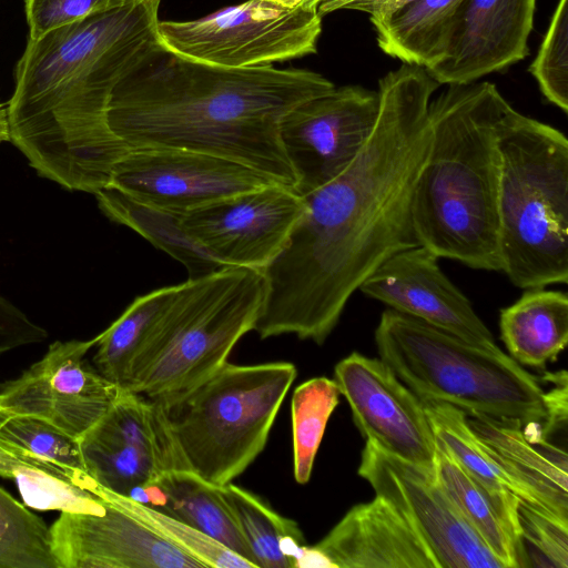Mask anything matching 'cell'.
<instances>
[{"label":"cell","instance_id":"44dd1931","mask_svg":"<svg viewBox=\"0 0 568 568\" xmlns=\"http://www.w3.org/2000/svg\"><path fill=\"white\" fill-rule=\"evenodd\" d=\"M467 422L500 465L540 506L568 523L566 452L540 435H527L523 424L516 419L470 414Z\"/></svg>","mask_w":568,"mask_h":568},{"label":"cell","instance_id":"d590c367","mask_svg":"<svg viewBox=\"0 0 568 568\" xmlns=\"http://www.w3.org/2000/svg\"><path fill=\"white\" fill-rule=\"evenodd\" d=\"M518 521L521 540L535 551V566L568 567V523L547 515L519 500Z\"/></svg>","mask_w":568,"mask_h":568},{"label":"cell","instance_id":"7a4b0ae2","mask_svg":"<svg viewBox=\"0 0 568 568\" xmlns=\"http://www.w3.org/2000/svg\"><path fill=\"white\" fill-rule=\"evenodd\" d=\"M160 0H135L29 38L8 103L10 141L70 191L109 184L130 150L110 130L113 89L159 38Z\"/></svg>","mask_w":568,"mask_h":568},{"label":"cell","instance_id":"e0dca14e","mask_svg":"<svg viewBox=\"0 0 568 568\" xmlns=\"http://www.w3.org/2000/svg\"><path fill=\"white\" fill-rule=\"evenodd\" d=\"M50 532L58 568H205L141 518L109 503L101 515L61 511Z\"/></svg>","mask_w":568,"mask_h":568},{"label":"cell","instance_id":"ab89813d","mask_svg":"<svg viewBox=\"0 0 568 568\" xmlns=\"http://www.w3.org/2000/svg\"><path fill=\"white\" fill-rule=\"evenodd\" d=\"M413 0H325L318 6L321 17L338 10L367 13L369 19H381Z\"/></svg>","mask_w":568,"mask_h":568},{"label":"cell","instance_id":"30bf717a","mask_svg":"<svg viewBox=\"0 0 568 568\" xmlns=\"http://www.w3.org/2000/svg\"><path fill=\"white\" fill-rule=\"evenodd\" d=\"M97 342L57 341L19 377L0 383V422L34 416L80 440L126 390L85 361Z\"/></svg>","mask_w":568,"mask_h":568},{"label":"cell","instance_id":"d4e9b609","mask_svg":"<svg viewBox=\"0 0 568 568\" xmlns=\"http://www.w3.org/2000/svg\"><path fill=\"white\" fill-rule=\"evenodd\" d=\"M94 195L106 217L132 229L182 263L189 280L203 277L223 267L187 234L182 224L183 214L149 205L110 185Z\"/></svg>","mask_w":568,"mask_h":568},{"label":"cell","instance_id":"4fadbf2b","mask_svg":"<svg viewBox=\"0 0 568 568\" xmlns=\"http://www.w3.org/2000/svg\"><path fill=\"white\" fill-rule=\"evenodd\" d=\"M80 447L89 475L123 496L170 470L187 469L160 403L130 390L80 439Z\"/></svg>","mask_w":568,"mask_h":568},{"label":"cell","instance_id":"4316f807","mask_svg":"<svg viewBox=\"0 0 568 568\" xmlns=\"http://www.w3.org/2000/svg\"><path fill=\"white\" fill-rule=\"evenodd\" d=\"M156 484L165 495V504L159 510L195 527L256 568L220 486L204 480L190 469L170 470Z\"/></svg>","mask_w":568,"mask_h":568},{"label":"cell","instance_id":"836d02e7","mask_svg":"<svg viewBox=\"0 0 568 568\" xmlns=\"http://www.w3.org/2000/svg\"><path fill=\"white\" fill-rule=\"evenodd\" d=\"M94 495L138 516L171 542L200 560L205 568H255L252 562L212 537L164 511L112 493L100 485Z\"/></svg>","mask_w":568,"mask_h":568},{"label":"cell","instance_id":"52a82bcc","mask_svg":"<svg viewBox=\"0 0 568 568\" xmlns=\"http://www.w3.org/2000/svg\"><path fill=\"white\" fill-rule=\"evenodd\" d=\"M297 376L294 364L226 362L186 390L159 402L187 469L232 483L263 452Z\"/></svg>","mask_w":568,"mask_h":568},{"label":"cell","instance_id":"1f68e13d","mask_svg":"<svg viewBox=\"0 0 568 568\" xmlns=\"http://www.w3.org/2000/svg\"><path fill=\"white\" fill-rule=\"evenodd\" d=\"M0 439L55 464L78 487L94 495L99 484L87 470L80 440L61 428L34 416H11L0 422Z\"/></svg>","mask_w":568,"mask_h":568},{"label":"cell","instance_id":"5bb4252c","mask_svg":"<svg viewBox=\"0 0 568 568\" xmlns=\"http://www.w3.org/2000/svg\"><path fill=\"white\" fill-rule=\"evenodd\" d=\"M277 183L239 162L173 148L130 149L109 181L149 205L184 214L215 201Z\"/></svg>","mask_w":568,"mask_h":568},{"label":"cell","instance_id":"e575fe53","mask_svg":"<svg viewBox=\"0 0 568 568\" xmlns=\"http://www.w3.org/2000/svg\"><path fill=\"white\" fill-rule=\"evenodd\" d=\"M568 0H558L529 72L548 102L568 112Z\"/></svg>","mask_w":568,"mask_h":568},{"label":"cell","instance_id":"74e56055","mask_svg":"<svg viewBox=\"0 0 568 568\" xmlns=\"http://www.w3.org/2000/svg\"><path fill=\"white\" fill-rule=\"evenodd\" d=\"M47 337L43 327L0 296V355L21 346L41 343Z\"/></svg>","mask_w":568,"mask_h":568},{"label":"cell","instance_id":"83f0119b","mask_svg":"<svg viewBox=\"0 0 568 568\" xmlns=\"http://www.w3.org/2000/svg\"><path fill=\"white\" fill-rule=\"evenodd\" d=\"M0 476L16 483L23 503L38 510L101 515L106 503L78 487L65 470L0 439Z\"/></svg>","mask_w":568,"mask_h":568},{"label":"cell","instance_id":"5b68a950","mask_svg":"<svg viewBox=\"0 0 568 568\" xmlns=\"http://www.w3.org/2000/svg\"><path fill=\"white\" fill-rule=\"evenodd\" d=\"M500 272L524 290L568 281V140L510 104L498 124Z\"/></svg>","mask_w":568,"mask_h":568},{"label":"cell","instance_id":"d6a6232c","mask_svg":"<svg viewBox=\"0 0 568 568\" xmlns=\"http://www.w3.org/2000/svg\"><path fill=\"white\" fill-rule=\"evenodd\" d=\"M0 568H58L50 527L1 487Z\"/></svg>","mask_w":568,"mask_h":568},{"label":"cell","instance_id":"9a60e30c","mask_svg":"<svg viewBox=\"0 0 568 568\" xmlns=\"http://www.w3.org/2000/svg\"><path fill=\"white\" fill-rule=\"evenodd\" d=\"M305 210L303 196L272 183L186 212L182 224L223 266L262 271L281 252Z\"/></svg>","mask_w":568,"mask_h":568},{"label":"cell","instance_id":"d6986e66","mask_svg":"<svg viewBox=\"0 0 568 568\" xmlns=\"http://www.w3.org/2000/svg\"><path fill=\"white\" fill-rule=\"evenodd\" d=\"M536 0H463L443 58L427 72L442 84H467L529 54Z\"/></svg>","mask_w":568,"mask_h":568},{"label":"cell","instance_id":"f546056e","mask_svg":"<svg viewBox=\"0 0 568 568\" xmlns=\"http://www.w3.org/2000/svg\"><path fill=\"white\" fill-rule=\"evenodd\" d=\"M422 402L436 439L444 444L467 471L489 488L510 493L525 504L550 515L473 432L463 409L438 400Z\"/></svg>","mask_w":568,"mask_h":568},{"label":"cell","instance_id":"277c9868","mask_svg":"<svg viewBox=\"0 0 568 568\" xmlns=\"http://www.w3.org/2000/svg\"><path fill=\"white\" fill-rule=\"evenodd\" d=\"M508 105L487 81L449 84L429 103L432 141L412 219L419 245L439 258L500 272L498 124Z\"/></svg>","mask_w":568,"mask_h":568},{"label":"cell","instance_id":"2e32d148","mask_svg":"<svg viewBox=\"0 0 568 568\" xmlns=\"http://www.w3.org/2000/svg\"><path fill=\"white\" fill-rule=\"evenodd\" d=\"M334 381L367 442L434 470L437 443L423 402L383 359L354 352L336 364Z\"/></svg>","mask_w":568,"mask_h":568},{"label":"cell","instance_id":"603a6c76","mask_svg":"<svg viewBox=\"0 0 568 568\" xmlns=\"http://www.w3.org/2000/svg\"><path fill=\"white\" fill-rule=\"evenodd\" d=\"M499 328L510 357L544 368L568 343V296L561 291L526 290L500 311Z\"/></svg>","mask_w":568,"mask_h":568},{"label":"cell","instance_id":"484cf974","mask_svg":"<svg viewBox=\"0 0 568 568\" xmlns=\"http://www.w3.org/2000/svg\"><path fill=\"white\" fill-rule=\"evenodd\" d=\"M185 286L186 282L138 296L98 335L97 352L93 356L95 369L125 389L133 363L182 295Z\"/></svg>","mask_w":568,"mask_h":568},{"label":"cell","instance_id":"9c48e42d","mask_svg":"<svg viewBox=\"0 0 568 568\" xmlns=\"http://www.w3.org/2000/svg\"><path fill=\"white\" fill-rule=\"evenodd\" d=\"M168 49L224 68L272 65L316 53L318 7L295 0H247L190 21H160Z\"/></svg>","mask_w":568,"mask_h":568},{"label":"cell","instance_id":"7c38bea8","mask_svg":"<svg viewBox=\"0 0 568 568\" xmlns=\"http://www.w3.org/2000/svg\"><path fill=\"white\" fill-rule=\"evenodd\" d=\"M357 473L406 519L439 568H504L449 499L435 470L388 455L366 440Z\"/></svg>","mask_w":568,"mask_h":568},{"label":"cell","instance_id":"ac0fdd59","mask_svg":"<svg viewBox=\"0 0 568 568\" xmlns=\"http://www.w3.org/2000/svg\"><path fill=\"white\" fill-rule=\"evenodd\" d=\"M438 256L417 245L386 258L359 286L366 296L396 312L471 344L498 348L470 301L444 274Z\"/></svg>","mask_w":568,"mask_h":568},{"label":"cell","instance_id":"ffe728a7","mask_svg":"<svg viewBox=\"0 0 568 568\" xmlns=\"http://www.w3.org/2000/svg\"><path fill=\"white\" fill-rule=\"evenodd\" d=\"M295 567L439 568L420 537L386 499L353 506Z\"/></svg>","mask_w":568,"mask_h":568},{"label":"cell","instance_id":"b9f144b4","mask_svg":"<svg viewBox=\"0 0 568 568\" xmlns=\"http://www.w3.org/2000/svg\"><path fill=\"white\" fill-rule=\"evenodd\" d=\"M295 1L296 2H302V3H310V4L318 7L325 0H295Z\"/></svg>","mask_w":568,"mask_h":568},{"label":"cell","instance_id":"6da1fadb","mask_svg":"<svg viewBox=\"0 0 568 568\" xmlns=\"http://www.w3.org/2000/svg\"><path fill=\"white\" fill-rule=\"evenodd\" d=\"M439 85L408 63L379 79L367 142L343 173L303 196L304 214L261 271L264 296L253 329L260 338L293 334L323 344L361 284L396 252L419 245L412 199Z\"/></svg>","mask_w":568,"mask_h":568},{"label":"cell","instance_id":"cb8c5ba5","mask_svg":"<svg viewBox=\"0 0 568 568\" xmlns=\"http://www.w3.org/2000/svg\"><path fill=\"white\" fill-rule=\"evenodd\" d=\"M463 0H413L381 19H369L378 48L403 63L425 69L444 55Z\"/></svg>","mask_w":568,"mask_h":568},{"label":"cell","instance_id":"3957f363","mask_svg":"<svg viewBox=\"0 0 568 568\" xmlns=\"http://www.w3.org/2000/svg\"><path fill=\"white\" fill-rule=\"evenodd\" d=\"M334 89L313 71L224 68L183 57L160 41L113 89L106 122L129 149L212 154L294 190L281 121L294 106Z\"/></svg>","mask_w":568,"mask_h":568},{"label":"cell","instance_id":"7402d4cb","mask_svg":"<svg viewBox=\"0 0 568 568\" xmlns=\"http://www.w3.org/2000/svg\"><path fill=\"white\" fill-rule=\"evenodd\" d=\"M436 443L435 476L464 519L504 568L528 566L517 514L520 499L479 481Z\"/></svg>","mask_w":568,"mask_h":568},{"label":"cell","instance_id":"8fae6325","mask_svg":"<svg viewBox=\"0 0 568 568\" xmlns=\"http://www.w3.org/2000/svg\"><path fill=\"white\" fill-rule=\"evenodd\" d=\"M378 108L377 91L345 85L308 99L284 115L280 140L297 194L312 193L348 168L367 142Z\"/></svg>","mask_w":568,"mask_h":568},{"label":"cell","instance_id":"f35d334b","mask_svg":"<svg viewBox=\"0 0 568 568\" xmlns=\"http://www.w3.org/2000/svg\"><path fill=\"white\" fill-rule=\"evenodd\" d=\"M546 378L554 384L549 392H545V403L547 408V420L542 426V434L546 437L560 425L567 423V373L565 371L547 374Z\"/></svg>","mask_w":568,"mask_h":568},{"label":"cell","instance_id":"4dcf8cb0","mask_svg":"<svg viewBox=\"0 0 568 568\" xmlns=\"http://www.w3.org/2000/svg\"><path fill=\"white\" fill-rule=\"evenodd\" d=\"M339 395L335 381L323 376L305 381L293 393V474L298 484L311 479L318 447Z\"/></svg>","mask_w":568,"mask_h":568},{"label":"cell","instance_id":"8992f818","mask_svg":"<svg viewBox=\"0 0 568 568\" xmlns=\"http://www.w3.org/2000/svg\"><path fill=\"white\" fill-rule=\"evenodd\" d=\"M374 339L379 358L422 400L523 426L547 420L540 381L499 347L471 344L392 308L382 313Z\"/></svg>","mask_w":568,"mask_h":568},{"label":"cell","instance_id":"60d3db41","mask_svg":"<svg viewBox=\"0 0 568 568\" xmlns=\"http://www.w3.org/2000/svg\"><path fill=\"white\" fill-rule=\"evenodd\" d=\"M4 141H10L8 111L0 104V143Z\"/></svg>","mask_w":568,"mask_h":568},{"label":"cell","instance_id":"f1b7e54d","mask_svg":"<svg viewBox=\"0 0 568 568\" xmlns=\"http://www.w3.org/2000/svg\"><path fill=\"white\" fill-rule=\"evenodd\" d=\"M256 568L296 566L305 539L298 524L276 513L257 495L229 483L220 486Z\"/></svg>","mask_w":568,"mask_h":568},{"label":"cell","instance_id":"ba28073f","mask_svg":"<svg viewBox=\"0 0 568 568\" xmlns=\"http://www.w3.org/2000/svg\"><path fill=\"white\" fill-rule=\"evenodd\" d=\"M263 296V275L254 268L223 266L187 280L133 363L125 389L163 400L211 375L253 331Z\"/></svg>","mask_w":568,"mask_h":568},{"label":"cell","instance_id":"8d00e7d4","mask_svg":"<svg viewBox=\"0 0 568 568\" xmlns=\"http://www.w3.org/2000/svg\"><path fill=\"white\" fill-rule=\"evenodd\" d=\"M133 1L135 0H26L29 38L36 39L52 29Z\"/></svg>","mask_w":568,"mask_h":568}]
</instances>
